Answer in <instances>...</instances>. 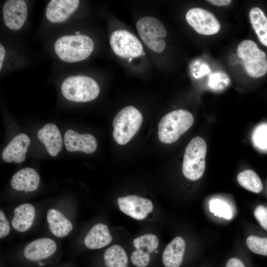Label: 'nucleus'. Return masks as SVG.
Here are the masks:
<instances>
[{
	"instance_id": "ddd939ff",
	"label": "nucleus",
	"mask_w": 267,
	"mask_h": 267,
	"mask_svg": "<svg viewBox=\"0 0 267 267\" xmlns=\"http://www.w3.org/2000/svg\"><path fill=\"white\" fill-rule=\"evenodd\" d=\"M57 250L56 242L49 238H41L34 240L24 248L25 258L31 261H37L48 258Z\"/></svg>"
},
{
	"instance_id": "9d476101",
	"label": "nucleus",
	"mask_w": 267,
	"mask_h": 267,
	"mask_svg": "<svg viewBox=\"0 0 267 267\" xmlns=\"http://www.w3.org/2000/svg\"><path fill=\"white\" fill-rule=\"evenodd\" d=\"M117 202L122 212L137 220L145 219L153 210V204L151 200L136 195L120 197Z\"/></svg>"
},
{
	"instance_id": "72a5a7b5",
	"label": "nucleus",
	"mask_w": 267,
	"mask_h": 267,
	"mask_svg": "<svg viewBox=\"0 0 267 267\" xmlns=\"http://www.w3.org/2000/svg\"><path fill=\"white\" fill-rule=\"evenodd\" d=\"M207 1L212 3V4L218 6H225L228 5L230 3L231 0H209Z\"/></svg>"
},
{
	"instance_id": "a878e982",
	"label": "nucleus",
	"mask_w": 267,
	"mask_h": 267,
	"mask_svg": "<svg viewBox=\"0 0 267 267\" xmlns=\"http://www.w3.org/2000/svg\"><path fill=\"white\" fill-rule=\"evenodd\" d=\"M246 243L253 253L267 256V238L250 235L247 237Z\"/></svg>"
},
{
	"instance_id": "7ed1b4c3",
	"label": "nucleus",
	"mask_w": 267,
	"mask_h": 267,
	"mask_svg": "<svg viewBox=\"0 0 267 267\" xmlns=\"http://www.w3.org/2000/svg\"><path fill=\"white\" fill-rule=\"evenodd\" d=\"M142 122L140 111L133 106L121 109L113 121V137L120 145L127 144L136 134Z\"/></svg>"
},
{
	"instance_id": "5701e85b",
	"label": "nucleus",
	"mask_w": 267,
	"mask_h": 267,
	"mask_svg": "<svg viewBox=\"0 0 267 267\" xmlns=\"http://www.w3.org/2000/svg\"><path fill=\"white\" fill-rule=\"evenodd\" d=\"M104 263L107 267H128L129 259L125 250L115 244L108 248L103 255Z\"/></svg>"
},
{
	"instance_id": "f03ea898",
	"label": "nucleus",
	"mask_w": 267,
	"mask_h": 267,
	"mask_svg": "<svg viewBox=\"0 0 267 267\" xmlns=\"http://www.w3.org/2000/svg\"><path fill=\"white\" fill-rule=\"evenodd\" d=\"M193 122V116L187 110L178 109L169 112L159 123V139L164 143H173L191 128Z\"/></svg>"
},
{
	"instance_id": "cd10ccee",
	"label": "nucleus",
	"mask_w": 267,
	"mask_h": 267,
	"mask_svg": "<svg viewBox=\"0 0 267 267\" xmlns=\"http://www.w3.org/2000/svg\"><path fill=\"white\" fill-rule=\"evenodd\" d=\"M210 211L216 216L230 219L232 212L229 206L220 199H213L209 203Z\"/></svg>"
},
{
	"instance_id": "a211bd4d",
	"label": "nucleus",
	"mask_w": 267,
	"mask_h": 267,
	"mask_svg": "<svg viewBox=\"0 0 267 267\" xmlns=\"http://www.w3.org/2000/svg\"><path fill=\"white\" fill-rule=\"evenodd\" d=\"M185 243L182 237H175L165 247L162 254L165 267H179L183 261Z\"/></svg>"
},
{
	"instance_id": "bb28decb",
	"label": "nucleus",
	"mask_w": 267,
	"mask_h": 267,
	"mask_svg": "<svg viewBox=\"0 0 267 267\" xmlns=\"http://www.w3.org/2000/svg\"><path fill=\"white\" fill-rule=\"evenodd\" d=\"M230 84L228 76L222 72H216L211 74L209 78V87L214 90H221Z\"/></svg>"
},
{
	"instance_id": "f257e3e1",
	"label": "nucleus",
	"mask_w": 267,
	"mask_h": 267,
	"mask_svg": "<svg viewBox=\"0 0 267 267\" xmlns=\"http://www.w3.org/2000/svg\"><path fill=\"white\" fill-rule=\"evenodd\" d=\"M54 48L62 60L75 62L88 57L93 51L94 44L91 39L85 35H66L57 39Z\"/></svg>"
},
{
	"instance_id": "2eb2a0df",
	"label": "nucleus",
	"mask_w": 267,
	"mask_h": 267,
	"mask_svg": "<svg viewBox=\"0 0 267 267\" xmlns=\"http://www.w3.org/2000/svg\"><path fill=\"white\" fill-rule=\"evenodd\" d=\"M30 144L29 137L25 134H20L14 136L3 150V160L7 163L12 161L21 163L26 159V153Z\"/></svg>"
},
{
	"instance_id": "f704fd0d",
	"label": "nucleus",
	"mask_w": 267,
	"mask_h": 267,
	"mask_svg": "<svg viewBox=\"0 0 267 267\" xmlns=\"http://www.w3.org/2000/svg\"><path fill=\"white\" fill-rule=\"evenodd\" d=\"M5 55V51L3 46L0 44V70H1L2 62Z\"/></svg>"
},
{
	"instance_id": "c756f323",
	"label": "nucleus",
	"mask_w": 267,
	"mask_h": 267,
	"mask_svg": "<svg viewBox=\"0 0 267 267\" xmlns=\"http://www.w3.org/2000/svg\"><path fill=\"white\" fill-rule=\"evenodd\" d=\"M130 259L136 267H146L150 263V254L136 249L131 254Z\"/></svg>"
},
{
	"instance_id": "7c9ffc66",
	"label": "nucleus",
	"mask_w": 267,
	"mask_h": 267,
	"mask_svg": "<svg viewBox=\"0 0 267 267\" xmlns=\"http://www.w3.org/2000/svg\"><path fill=\"white\" fill-rule=\"evenodd\" d=\"M254 215L261 226L267 230V207L263 205L258 206L255 209Z\"/></svg>"
},
{
	"instance_id": "0eeeda50",
	"label": "nucleus",
	"mask_w": 267,
	"mask_h": 267,
	"mask_svg": "<svg viewBox=\"0 0 267 267\" xmlns=\"http://www.w3.org/2000/svg\"><path fill=\"white\" fill-rule=\"evenodd\" d=\"M138 33L146 46L156 52H161L165 48L163 38L167 36L164 25L158 19L152 16H145L136 23Z\"/></svg>"
},
{
	"instance_id": "20e7f679",
	"label": "nucleus",
	"mask_w": 267,
	"mask_h": 267,
	"mask_svg": "<svg viewBox=\"0 0 267 267\" xmlns=\"http://www.w3.org/2000/svg\"><path fill=\"white\" fill-rule=\"evenodd\" d=\"M207 145L200 136L193 138L186 146L182 166L184 176L191 180H196L203 175L205 167Z\"/></svg>"
},
{
	"instance_id": "aec40b11",
	"label": "nucleus",
	"mask_w": 267,
	"mask_h": 267,
	"mask_svg": "<svg viewBox=\"0 0 267 267\" xmlns=\"http://www.w3.org/2000/svg\"><path fill=\"white\" fill-rule=\"evenodd\" d=\"M112 237L106 224L98 223L93 225L86 235L84 242L90 249H99L109 245Z\"/></svg>"
},
{
	"instance_id": "f3484780",
	"label": "nucleus",
	"mask_w": 267,
	"mask_h": 267,
	"mask_svg": "<svg viewBox=\"0 0 267 267\" xmlns=\"http://www.w3.org/2000/svg\"><path fill=\"white\" fill-rule=\"evenodd\" d=\"M40 181V177L36 170L31 168H25L13 176L10 185L18 191L33 192L38 189Z\"/></svg>"
},
{
	"instance_id": "6ab92c4d",
	"label": "nucleus",
	"mask_w": 267,
	"mask_h": 267,
	"mask_svg": "<svg viewBox=\"0 0 267 267\" xmlns=\"http://www.w3.org/2000/svg\"><path fill=\"white\" fill-rule=\"evenodd\" d=\"M36 216L34 206L30 203L18 205L13 211L11 224L14 229L24 232L32 226Z\"/></svg>"
},
{
	"instance_id": "dca6fc26",
	"label": "nucleus",
	"mask_w": 267,
	"mask_h": 267,
	"mask_svg": "<svg viewBox=\"0 0 267 267\" xmlns=\"http://www.w3.org/2000/svg\"><path fill=\"white\" fill-rule=\"evenodd\" d=\"M37 135L49 154L52 157L57 156L63 144L61 134L57 126L52 123L46 124L38 131Z\"/></svg>"
},
{
	"instance_id": "412c9836",
	"label": "nucleus",
	"mask_w": 267,
	"mask_h": 267,
	"mask_svg": "<svg viewBox=\"0 0 267 267\" xmlns=\"http://www.w3.org/2000/svg\"><path fill=\"white\" fill-rule=\"evenodd\" d=\"M46 220L50 231L56 237H66L73 229L72 222L59 210L48 209Z\"/></svg>"
},
{
	"instance_id": "c9c22d12",
	"label": "nucleus",
	"mask_w": 267,
	"mask_h": 267,
	"mask_svg": "<svg viewBox=\"0 0 267 267\" xmlns=\"http://www.w3.org/2000/svg\"><path fill=\"white\" fill-rule=\"evenodd\" d=\"M75 34H76V35H79V34H80V32L79 31H76L75 32Z\"/></svg>"
},
{
	"instance_id": "4be33fe9",
	"label": "nucleus",
	"mask_w": 267,
	"mask_h": 267,
	"mask_svg": "<svg viewBox=\"0 0 267 267\" xmlns=\"http://www.w3.org/2000/svg\"><path fill=\"white\" fill-rule=\"evenodd\" d=\"M249 16L252 28L260 42L267 46V17L263 11L257 7L250 10Z\"/></svg>"
},
{
	"instance_id": "2f4dec72",
	"label": "nucleus",
	"mask_w": 267,
	"mask_h": 267,
	"mask_svg": "<svg viewBox=\"0 0 267 267\" xmlns=\"http://www.w3.org/2000/svg\"><path fill=\"white\" fill-rule=\"evenodd\" d=\"M10 230V224L6 216L0 210V238H3L8 235Z\"/></svg>"
},
{
	"instance_id": "473e14b6",
	"label": "nucleus",
	"mask_w": 267,
	"mask_h": 267,
	"mask_svg": "<svg viewBox=\"0 0 267 267\" xmlns=\"http://www.w3.org/2000/svg\"><path fill=\"white\" fill-rule=\"evenodd\" d=\"M225 267H245L243 262L236 258L229 259L225 265Z\"/></svg>"
},
{
	"instance_id": "e433bc0d",
	"label": "nucleus",
	"mask_w": 267,
	"mask_h": 267,
	"mask_svg": "<svg viewBox=\"0 0 267 267\" xmlns=\"http://www.w3.org/2000/svg\"><path fill=\"white\" fill-rule=\"evenodd\" d=\"M132 59H133V58H130L129 59V60L130 62H131Z\"/></svg>"
},
{
	"instance_id": "6e6552de",
	"label": "nucleus",
	"mask_w": 267,
	"mask_h": 267,
	"mask_svg": "<svg viewBox=\"0 0 267 267\" xmlns=\"http://www.w3.org/2000/svg\"><path fill=\"white\" fill-rule=\"evenodd\" d=\"M113 52L122 58H134L142 55L143 46L139 40L133 34L125 30L114 31L109 39Z\"/></svg>"
},
{
	"instance_id": "1a4fd4ad",
	"label": "nucleus",
	"mask_w": 267,
	"mask_h": 267,
	"mask_svg": "<svg viewBox=\"0 0 267 267\" xmlns=\"http://www.w3.org/2000/svg\"><path fill=\"white\" fill-rule=\"evenodd\" d=\"M185 18L189 25L201 35H214L220 29V24L214 14L201 8L190 9Z\"/></svg>"
},
{
	"instance_id": "b1692460",
	"label": "nucleus",
	"mask_w": 267,
	"mask_h": 267,
	"mask_svg": "<svg viewBox=\"0 0 267 267\" xmlns=\"http://www.w3.org/2000/svg\"><path fill=\"white\" fill-rule=\"evenodd\" d=\"M237 180L240 185L251 192L258 193L263 189L260 178L253 170H246L241 172L238 175Z\"/></svg>"
},
{
	"instance_id": "c85d7f7f",
	"label": "nucleus",
	"mask_w": 267,
	"mask_h": 267,
	"mask_svg": "<svg viewBox=\"0 0 267 267\" xmlns=\"http://www.w3.org/2000/svg\"><path fill=\"white\" fill-rule=\"evenodd\" d=\"M255 146L263 150H267V124L260 125L256 128L253 135Z\"/></svg>"
},
{
	"instance_id": "4468645a",
	"label": "nucleus",
	"mask_w": 267,
	"mask_h": 267,
	"mask_svg": "<svg viewBox=\"0 0 267 267\" xmlns=\"http://www.w3.org/2000/svg\"><path fill=\"white\" fill-rule=\"evenodd\" d=\"M79 2L78 0H51L46 8V17L52 23L63 22L76 10Z\"/></svg>"
},
{
	"instance_id": "393cba45",
	"label": "nucleus",
	"mask_w": 267,
	"mask_h": 267,
	"mask_svg": "<svg viewBox=\"0 0 267 267\" xmlns=\"http://www.w3.org/2000/svg\"><path fill=\"white\" fill-rule=\"evenodd\" d=\"M133 245L136 249L150 254L157 248L159 239L153 234H145L134 238Z\"/></svg>"
},
{
	"instance_id": "39448f33",
	"label": "nucleus",
	"mask_w": 267,
	"mask_h": 267,
	"mask_svg": "<svg viewBox=\"0 0 267 267\" xmlns=\"http://www.w3.org/2000/svg\"><path fill=\"white\" fill-rule=\"evenodd\" d=\"M62 93L67 99L85 102L96 98L99 88L95 80L85 76H71L66 78L61 87Z\"/></svg>"
},
{
	"instance_id": "9b49d317",
	"label": "nucleus",
	"mask_w": 267,
	"mask_h": 267,
	"mask_svg": "<svg viewBox=\"0 0 267 267\" xmlns=\"http://www.w3.org/2000/svg\"><path fill=\"white\" fill-rule=\"evenodd\" d=\"M5 25L13 30L20 29L24 25L28 15L27 6L23 0H6L2 8Z\"/></svg>"
},
{
	"instance_id": "f8f14e48",
	"label": "nucleus",
	"mask_w": 267,
	"mask_h": 267,
	"mask_svg": "<svg viewBox=\"0 0 267 267\" xmlns=\"http://www.w3.org/2000/svg\"><path fill=\"white\" fill-rule=\"evenodd\" d=\"M65 147L69 152L81 151L92 153L97 148L95 138L90 134H79L72 130H68L64 134Z\"/></svg>"
},
{
	"instance_id": "423d86ee",
	"label": "nucleus",
	"mask_w": 267,
	"mask_h": 267,
	"mask_svg": "<svg viewBox=\"0 0 267 267\" xmlns=\"http://www.w3.org/2000/svg\"><path fill=\"white\" fill-rule=\"evenodd\" d=\"M237 51L249 75L253 78H259L266 74V54L258 48L254 41L250 40L242 41L238 45Z\"/></svg>"
}]
</instances>
